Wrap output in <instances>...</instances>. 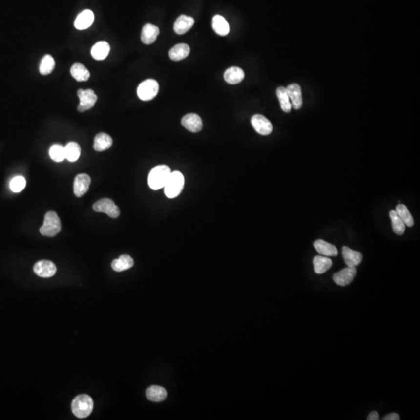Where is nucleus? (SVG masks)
Instances as JSON below:
<instances>
[{"mask_svg":"<svg viewBox=\"0 0 420 420\" xmlns=\"http://www.w3.org/2000/svg\"><path fill=\"white\" fill-rule=\"evenodd\" d=\"M170 174V168L167 165L155 167L153 170H151L148 177V184L150 189L159 190L165 188Z\"/></svg>","mask_w":420,"mask_h":420,"instance_id":"1","label":"nucleus"},{"mask_svg":"<svg viewBox=\"0 0 420 420\" xmlns=\"http://www.w3.org/2000/svg\"><path fill=\"white\" fill-rule=\"evenodd\" d=\"M94 408L93 399L87 395H81L73 399L72 411L76 417L80 419L86 418L90 416Z\"/></svg>","mask_w":420,"mask_h":420,"instance_id":"2","label":"nucleus"},{"mask_svg":"<svg viewBox=\"0 0 420 420\" xmlns=\"http://www.w3.org/2000/svg\"><path fill=\"white\" fill-rule=\"evenodd\" d=\"M61 221L56 212L49 211L44 216V223L41 227L40 233L45 237H55L61 231Z\"/></svg>","mask_w":420,"mask_h":420,"instance_id":"3","label":"nucleus"},{"mask_svg":"<svg viewBox=\"0 0 420 420\" xmlns=\"http://www.w3.org/2000/svg\"><path fill=\"white\" fill-rule=\"evenodd\" d=\"M185 185L183 174L179 171L171 172L165 186V195L169 199H174L182 193Z\"/></svg>","mask_w":420,"mask_h":420,"instance_id":"4","label":"nucleus"},{"mask_svg":"<svg viewBox=\"0 0 420 420\" xmlns=\"http://www.w3.org/2000/svg\"><path fill=\"white\" fill-rule=\"evenodd\" d=\"M158 92V83L153 79L146 80L138 86V97L144 102H148V101L153 100L157 95Z\"/></svg>","mask_w":420,"mask_h":420,"instance_id":"5","label":"nucleus"},{"mask_svg":"<svg viewBox=\"0 0 420 420\" xmlns=\"http://www.w3.org/2000/svg\"><path fill=\"white\" fill-rule=\"evenodd\" d=\"M77 95L80 98V105L77 107L80 112H84L90 110L94 107L98 101V96L96 95L94 90L91 89H87V90L81 89L77 91Z\"/></svg>","mask_w":420,"mask_h":420,"instance_id":"6","label":"nucleus"},{"mask_svg":"<svg viewBox=\"0 0 420 420\" xmlns=\"http://www.w3.org/2000/svg\"><path fill=\"white\" fill-rule=\"evenodd\" d=\"M93 209L97 212H104L110 217L118 218L120 215V210L115 203L110 199H103L94 203Z\"/></svg>","mask_w":420,"mask_h":420,"instance_id":"7","label":"nucleus"},{"mask_svg":"<svg viewBox=\"0 0 420 420\" xmlns=\"http://www.w3.org/2000/svg\"><path fill=\"white\" fill-rule=\"evenodd\" d=\"M253 128L262 136H268L273 132V125L269 119L262 115H254L252 118Z\"/></svg>","mask_w":420,"mask_h":420,"instance_id":"8","label":"nucleus"},{"mask_svg":"<svg viewBox=\"0 0 420 420\" xmlns=\"http://www.w3.org/2000/svg\"><path fill=\"white\" fill-rule=\"evenodd\" d=\"M357 275L355 267L345 268L333 275V280L340 287H346L353 282Z\"/></svg>","mask_w":420,"mask_h":420,"instance_id":"9","label":"nucleus"},{"mask_svg":"<svg viewBox=\"0 0 420 420\" xmlns=\"http://www.w3.org/2000/svg\"><path fill=\"white\" fill-rule=\"evenodd\" d=\"M56 266L53 262L48 260H42L35 264L34 271L35 274L42 278H49L56 274Z\"/></svg>","mask_w":420,"mask_h":420,"instance_id":"10","label":"nucleus"},{"mask_svg":"<svg viewBox=\"0 0 420 420\" xmlns=\"http://www.w3.org/2000/svg\"><path fill=\"white\" fill-rule=\"evenodd\" d=\"M90 182H91V179L88 174H78L75 178L74 184H73V191L75 195L79 198L85 195L90 187Z\"/></svg>","mask_w":420,"mask_h":420,"instance_id":"11","label":"nucleus"},{"mask_svg":"<svg viewBox=\"0 0 420 420\" xmlns=\"http://www.w3.org/2000/svg\"><path fill=\"white\" fill-rule=\"evenodd\" d=\"M287 94L291 101V106L295 110L301 108L303 105L301 87L297 84H291L287 86Z\"/></svg>","mask_w":420,"mask_h":420,"instance_id":"12","label":"nucleus"},{"mask_svg":"<svg viewBox=\"0 0 420 420\" xmlns=\"http://www.w3.org/2000/svg\"><path fill=\"white\" fill-rule=\"evenodd\" d=\"M182 126L191 132H200L203 128V121L196 114H188L182 119Z\"/></svg>","mask_w":420,"mask_h":420,"instance_id":"13","label":"nucleus"},{"mask_svg":"<svg viewBox=\"0 0 420 420\" xmlns=\"http://www.w3.org/2000/svg\"><path fill=\"white\" fill-rule=\"evenodd\" d=\"M342 256L348 267H356L359 266L363 260V254L360 252L352 250L348 247L342 248Z\"/></svg>","mask_w":420,"mask_h":420,"instance_id":"14","label":"nucleus"},{"mask_svg":"<svg viewBox=\"0 0 420 420\" xmlns=\"http://www.w3.org/2000/svg\"><path fill=\"white\" fill-rule=\"evenodd\" d=\"M94 21V14L90 10L81 12L75 20L74 26L78 30H86L90 27Z\"/></svg>","mask_w":420,"mask_h":420,"instance_id":"15","label":"nucleus"},{"mask_svg":"<svg viewBox=\"0 0 420 420\" xmlns=\"http://www.w3.org/2000/svg\"><path fill=\"white\" fill-rule=\"evenodd\" d=\"M160 34V29L151 23H147L143 27L141 33V41L144 44H151L157 40Z\"/></svg>","mask_w":420,"mask_h":420,"instance_id":"16","label":"nucleus"},{"mask_svg":"<svg viewBox=\"0 0 420 420\" xmlns=\"http://www.w3.org/2000/svg\"><path fill=\"white\" fill-rule=\"evenodd\" d=\"M195 21L191 17L181 15L176 20L174 25V30L178 35H184L193 27Z\"/></svg>","mask_w":420,"mask_h":420,"instance_id":"17","label":"nucleus"},{"mask_svg":"<svg viewBox=\"0 0 420 420\" xmlns=\"http://www.w3.org/2000/svg\"><path fill=\"white\" fill-rule=\"evenodd\" d=\"M224 80L229 84H239L245 78V72L242 69L237 66L231 67L225 71L224 75Z\"/></svg>","mask_w":420,"mask_h":420,"instance_id":"18","label":"nucleus"},{"mask_svg":"<svg viewBox=\"0 0 420 420\" xmlns=\"http://www.w3.org/2000/svg\"><path fill=\"white\" fill-rule=\"evenodd\" d=\"M314 247L321 255L331 257V256H337L338 254V250L335 245L323 240L315 241L314 243Z\"/></svg>","mask_w":420,"mask_h":420,"instance_id":"19","label":"nucleus"},{"mask_svg":"<svg viewBox=\"0 0 420 420\" xmlns=\"http://www.w3.org/2000/svg\"><path fill=\"white\" fill-rule=\"evenodd\" d=\"M146 396L149 401L161 402L168 396L166 389L161 386L153 385L147 388Z\"/></svg>","mask_w":420,"mask_h":420,"instance_id":"20","label":"nucleus"},{"mask_svg":"<svg viewBox=\"0 0 420 420\" xmlns=\"http://www.w3.org/2000/svg\"><path fill=\"white\" fill-rule=\"evenodd\" d=\"M212 29L220 36H226L230 32V26L228 21L223 16L215 15L212 18Z\"/></svg>","mask_w":420,"mask_h":420,"instance_id":"21","label":"nucleus"},{"mask_svg":"<svg viewBox=\"0 0 420 420\" xmlns=\"http://www.w3.org/2000/svg\"><path fill=\"white\" fill-rule=\"evenodd\" d=\"M110 49L111 48L107 42L104 41L98 42L92 47V57L96 60H104L108 56Z\"/></svg>","mask_w":420,"mask_h":420,"instance_id":"22","label":"nucleus"},{"mask_svg":"<svg viewBox=\"0 0 420 420\" xmlns=\"http://www.w3.org/2000/svg\"><path fill=\"white\" fill-rule=\"evenodd\" d=\"M314 270L317 274H324L333 266V262L326 256H315L313 259Z\"/></svg>","mask_w":420,"mask_h":420,"instance_id":"23","label":"nucleus"},{"mask_svg":"<svg viewBox=\"0 0 420 420\" xmlns=\"http://www.w3.org/2000/svg\"><path fill=\"white\" fill-rule=\"evenodd\" d=\"M113 140L107 134L99 133L94 138V149L98 152L107 150L112 146Z\"/></svg>","mask_w":420,"mask_h":420,"instance_id":"24","label":"nucleus"},{"mask_svg":"<svg viewBox=\"0 0 420 420\" xmlns=\"http://www.w3.org/2000/svg\"><path fill=\"white\" fill-rule=\"evenodd\" d=\"M190 53V47L186 44L174 45L169 52V57L173 61H180L186 59Z\"/></svg>","mask_w":420,"mask_h":420,"instance_id":"25","label":"nucleus"},{"mask_svg":"<svg viewBox=\"0 0 420 420\" xmlns=\"http://www.w3.org/2000/svg\"><path fill=\"white\" fill-rule=\"evenodd\" d=\"M70 73L72 75V77L76 81H79V82H84V81H88L90 76L89 70L83 64L80 63H74L72 65L70 69Z\"/></svg>","mask_w":420,"mask_h":420,"instance_id":"26","label":"nucleus"},{"mask_svg":"<svg viewBox=\"0 0 420 420\" xmlns=\"http://www.w3.org/2000/svg\"><path fill=\"white\" fill-rule=\"evenodd\" d=\"M134 265L132 257L127 254L121 255L118 259H115L111 263V267L115 272H123L129 270Z\"/></svg>","mask_w":420,"mask_h":420,"instance_id":"27","label":"nucleus"},{"mask_svg":"<svg viewBox=\"0 0 420 420\" xmlns=\"http://www.w3.org/2000/svg\"><path fill=\"white\" fill-rule=\"evenodd\" d=\"M276 95L280 103L281 108L284 112H291L292 106L287 94V89L283 86L277 88Z\"/></svg>","mask_w":420,"mask_h":420,"instance_id":"28","label":"nucleus"},{"mask_svg":"<svg viewBox=\"0 0 420 420\" xmlns=\"http://www.w3.org/2000/svg\"><path fill=\"white\" fill-rule=\"evenodd\" d=\"M65 159L70 162L77 161L81 156V147L75 142H70L65 147Z\"/></svg>","mask_w":420,"mask_h":420,"instance_id":"29","label":"nucleus"},{"mask_svg":"<svg viewBox=\"0 0 420 420\" xmlns=\"http://www.w3.org/2000/svg\"><path fill=\"white\" fill-rule=\"evenodd\" d=\"M55 65H56V63L54 58L51 55H45L42 58L40 66H39L41 74L47 76L52 73V71L55 69Z\"/></svg>","mask_w":420,"mask_h":420,"instance_id":"30","label":"nucleus"},{"mask_svg":"<svg viewBox=\"0 0 420 420\" xmlns=\"http://www.w3.org/2000/svg\"><path fill=\"white\" fill-rule=\"evenodd\" d=\"M396 212L405 225L408 226V227H413L414 225V220H413V217L411 215L406 206L403 204L398 205L396 207Z\"/></svg>","mask_w":420,"mask_h":420,"instance_id":"31","label":"nucleus"},{"mask_svg":"<svg viewBox=\"0 0 420 420\" xmlns=\"http://www.w3.org/2000/svg\"><path fill=\"white\" fill-rule=\"evenodd\" d=\"M390 218L392 220V229H393L395 233H396L399 236L404 234L405 231V224L403 223L402 220L400 219L396 210H391L390 211Z\"/></svg>","mask_w":420,"mask_h":420,"instance_id":"32","label":"nucleus"},{"mask_svg":"<svg viewBox=\"0 0 420 420\" xmlns=\"http://www.w3.org/2000/svg\"><path fill=\"white\" fill-rule=\"evenodd\" d=\"M50 157L56 162H62L65 159V147L60 144L52 145L49 149Z\"/></svg>","mask_w":420,"mask_h":420,"instance_id":"33","label":"nucleus"},{"mask_svg":"<svg viewBox=\"0 0 420 420\" xmlns=\"http://www.w3.org/2000/svg\"><path fill=\"white\" fill-rule=\"evenodd\" d=\"M26 186V180L23 176H17L11 180L10 188L13 192H20L23 191Z\"/></svg>","mask_w":420,"mask_h":420,"instance_id":"34","label":"nucleus"},{"mask_svg":"<svg viewBox=\"0 0 420 420\" xmlns=\"http://www.w3.org/2000/svg\"><path fill=\"white\" fill-rule=\"evenodd\" d=\"M400 420V417H399V414L396 413H390V414L387 415L385 417L383 418V420Z\"/></svg>","mask_w":420,"mask_h":420,"instance_id":"35","label":"nucleus"},{"mask_svg":"<svg viewBox=\"0 0 420 420\" xmlns=\"http://www.w3.org/2000/svg\"><path fill=\"white\" fill-rule=\"evenodd\" d=\"M379 419V414L376 411H373L367 417V420H378Z\"/></svg>","mask_w":420,"mask_h":420,"instance_id":"36","label":"nucleus"}]
</instances>
